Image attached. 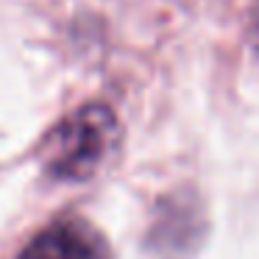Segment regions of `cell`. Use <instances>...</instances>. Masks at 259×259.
Listing matches in <instances>:
<instances>
[{"label": "cell", "mask_w": 259, "mask_h": 259, "mask_svg": "<svg viewBox=\"0 0 259 259\" xmlns=\"http://www.w3.org/2000/svg\"><path fill=\"white\" fill-rule=\"evenodd\" d=\"M117 140V117L103 103H90L64 117L45 140V167L56 179L84 181L109 156Z\"/></svg>", "instance_id": "cell-1"}, {"label": "cell", "mask_w": 259, "mask_h": 259, "mask_svg": "<svg viewBox=\"0 0 259 259\" xmlns=\"http://www.w3.org/2000/svg\"><path fill=\"white\" fill-rule=\"evenodd\" d=\"M198 240H201L198 203H187L181 192H176L173 201L159 203V220L151 229V245L159 253L181 259L184 253H192Z\"/></svg>", "instance_id": "cell-3"}, {"label": "cell", "mask_w": 259, "mask_h": 259, "mask_svg": "<svg viewBox=\"0 0 259 259\" xmlns=\"http://www.w3.org/2000/svg\"><path fill=\"white\" fill-rule=\"evenodd\" d=\"M17 259H112V251L90 223L70 218L39 231Z\"/></svg>", "instance_id": "cell-2"}]
</instances>
